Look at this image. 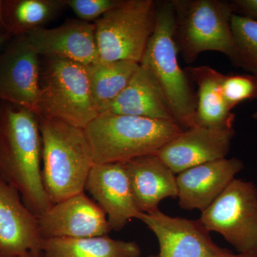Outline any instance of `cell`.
Listing matches in <instances>:
<instances>
[{"label": "cell", "instance_id": "obj_1", "mask_svg": "<svg viewBox=\"0 0 257 257\" xmlns=\"http://www.w3.org/2000/svg\"><path fill=\"white\" fill-rule=\"evenodd\" d=\"M0 178L18 191L37 218L53 205L42 179L38 116L5 101L0 102Z\"/></svg>", "mask_w": 257, "mask_h": 257}, {"label": "cell", "instance_id": "obj_2", "mask_svg": "<svg viewBox=\"0 0 257 257\" xmlns=\"http://www.w3.org/2000/svg\"><path fill=\"white\" fill-rule=\"evenodd\" d=\"M37 116L42 140V179L54 204L84 192L94 164L92 149L84 128Z\"/></svg>", "mask_w": 257, "mask_h": 257}, {"label": "cell", "instance_id": "obj_3", "mask_svg": "<svg viewBox=\"0 0 257 257\" xmlns=\"http://www.w3.org/2000/svg\"><path fill=\"white\" fill-rule=\"evenodd\" d=\"M184 131L175 121L100 113L84 128L94 164L155 155Z\"/></svg>", "mask_w": 257, "mask_h": 257}, {"label": "cell", "instance_id": "obj_4", "mask_svg": "<svg viewBox=\"0 0 257 257\" xmlns=\"http://www.w3.org/2000/svg\"><path fill=\"white\" fill-rule=\"evenodd\" d=\"M178 52L173 5L172 1L162 2L157 7L155 31L140 64L157 79L175 121L184 130L196 125L197 96L179 65Z\"/></svg>", "mask_w": 257, "mask_h": 257}, {"label": "cell", "instance_id": "obj_5", "mask_svg": "<svg viewBox=\"0 0 257 257\" xmlns=\"http://www.w3.org/2000/svg\"><path fill=\"white\" fill-rule=\"evenodd\" d=\"M175 36L178 50L187 64L208 51L224 54L235 67L239 58L231 27L234 13L231 2L172 0Z\"/></svg>", "mask_w": 257, "mask_h": 257}, {"label": "cell", "instance_id": "obj_6", "mask_svg": "<svg viewBox=\"0 0 257 257\" xmlns=\"http://www.w3.org/2000/svg\"><path fill=\"white\" fill-rule=\"evenodd\" d=\"M37 116L85 128L99 114L93 99L87 67L45 57Z\"/></svg>", "mask_w": 257, "mask_h": 257}, {"label": "cell", "instance_id": "obj_7", "mask_svg": "<svg viewBox=\"0 0 257 257\" xmlns=\"http://www.w3.org/2000/svg\"><path fill=\"white\" fill-rule=\"evenodd\" d=\"M158 3L118 0L94 22L99 61L140 64L156 26Z\"/></svg>", "mask_w": 257, "mask_h": 257}, {"label": "cell", "instance_id": "obj_8", "mask_svg": "<svg viewBox=\"0 0 257 257\" xmlns=\"http://www.w3.org/2000/svg\"><path fill=\"white\" fill-rule=\"evenodd\" d=\"M199 220L211 232L224 236L239 253L257 251V187L235 178Z\"/></svg>", "mask_w": 257, "mask_h": 257}, {"label": "cell", "instance_id": "obj_9", "mask_svg": "<svg viewBox=\"0 0 257 257\" xmlns=\"http://www.w3.org/2000/svg\"><path fill=\"white\" fill-rule=\"evenodd\" d=\"M39 55L26 35L13 36L0 51V102L37 114L40 92Z\"/></svg>", "mask_w": 257, "mask_h": 257}, {"label": "cell", "instance_id": "obj_10", "mask_svg": "<svg viewBox=\"0 0 257 257\" xmlns=\"http://www.w3.org/2000/svg\"><path fill=\"white\" fill-rule=\"evenodd\" d=\"M140 220L152 230L160 246L159 257H231L218 246L200 220L173 217L160 210L143 214Z\"/></svg>", "mask_w": 257, "mask_h": 257}, {"label": "cell", "instance_id": "obj_11", "mask_svg": "<svg viewBox=\"0 0 257 257\" xmlns=\"http://www.w3.org/2000/svg\"><path fill=\"white\" fill-rule=\"evenodd\" d=\"M43 239L104 236L111 231L104 211L85 192L54 204L38 217Z\"/></svg>", "mask_w": 257, "mask_h": 257}, {"label": "cell", "instance_id": "obj_12", "mask_svg": "<svg viewBox=\"0 0 257 257\" xmlns=\"http://www.w3.org/2000/svg\"><path fill=\"white\" fill-rule=\"evenodd\" d=\"M235 135L233 128L196 126L184 130L155 155L175 174L226 158Z\"/></svg>", "mask_w": 257, "mask_h": 257}, {"label": "cell", "instance_id": "obj_13", "mask_svg": "<svg viewBox=\"0 0 257 257\" xmlns=\"http://www.w3.org/2000/svg\"><path fill=\"white\" fill-rule=\"evenodd\" d=\"M85 191L104 211L111 231H120L128 221L143 216L135 205L124 162L94 164Z\"/></svg>", "mask_w": 257, "mask_h": 257}, {"label": "cell", "instance_id": "obj_14", "mask_svg": "<svg viewBox=\"0 0 257 257\" xmlns=\"http://www.w3.org/2000/svg\"><path fill=\"white\" fill-rule=\"evenodd\" d=\"M38 218L18 191L0 178V257H18L42 251Z\"/></svg>", "mask_w": 257, "mask_h": 257}, {"label": "cell", "instance_id": "obj_15", "mask_svg": "<svg viewBox=\"0 0 257 257\" xmlns=\"http://www.w3.org/2000/svg\"><path fill=\"white\" fill-rule=\"evenodd\" d=\"M242 161L236 157L221 159L183 171L176 177L179 205L186 210L202 212L243 170Z\"/></svg>", "mask_w": 257, "mask_h": 257}, {"label": "cell", "instance_id": "obj_16", "mask_svg": "<svg viewBox=\"0 0 257 257\" xmlns=\"http://www.w3.org/2000/svg\"><path fill=\"white\" fill-rule=\"evenodd\" d=\"M26 36L39 56L85 66L99 61L94 23L69 20L57 28L39 29Z\"/></svg>", "mask_w": 257, "mask_h": 257}, {"label": "cell", "instance_id": "obj_17", "mask_svg": "<svg viewBox=\"0 0 257 257\" xmlns=\"http://www.w3.org/2000/svg\"><path fill=\"white\" fill-rule=\"evenodd\" d=\"M135 205L143 214L160 210L166 198H177L175 173L157 155H145L124 162Z\"/></svg>", "mask_w": 257, "mask_h": 257}, {"label": "cell", "instance_id": "obj_18", "mask_svg": "<svg viewBox=\"0 0 257 257\" xmlns=\"http://www.w3.org/2000/svg\"><path fill=\"white\" fill-rule=\"evenodd\" d=\"M103 112L175 121L157 79L140 64L127 86Z\"/></svg>", "mask_w": 257, "mask_h": 257}, {"label": "cell", "instance_id": "obj_19", "mask_svg": "<svg viewBox=\"0 0 257 257\" xmlns=\"http://www.w3.org/2000/svg\"><path fill=\"white\" fill-rule=\"evenodd\" d=\"M185 72L197 86L196 125L234 127L235 114L226 105L221 89L224 74L205 65L187 67Z\"/></svg>", "mask_w": 257, "mask_h": 257}, {"label": "cell", "instance_id": "obj_20", "mask_svg": "<svg viewBox=\"0 0 257 257\" xmlns=\"http://www.w3.org/2000/svg\"><path fill=\"white\" fill-rule=\"evenodd\" d=\"M42 252L47 257H140L141 248L134 241L113 239L104 235L43 239Z\"/></svg>", "mask_w": 257, "mask_h": 257}, {"label": "cell", "instance_id": "obj_21", "mask_svg": "<svg viewBox=\"0 0 257 257\" xmlns=\"http://www.w3.org/2000/svg\"><path fill=\"white\" fill-rule=\"evenodd\" d=\"M67 8L64 0H4L3 23L11 36H20L45 28Z\"/></svg>", "mask_w": 257, "mask_h": 257}, {"label": "cell", "instance_id": "obj_22", "mask_svg": "<svg viewBox=\"0 0 257 257\" xmlns=\"http://www.w3.org/2000/svg\"><path fill=\"white\" fill-rule=\"evenodd\" d=\"M87 67L93 99L100 114L124 90L140 64L128 61H99Z\"/></svg>", "mask_w": 257, "mask_h": 257}, {"label": "cell", "instance_id": "obj_23", "mask_svg": "<svg viewBox=\"0 0 257 257\" xmlns=\"http://www.w3.org/2000/svg\"><path fill=\"white\" fill-rule=\"evenodd\" d=\"M231 27L241 67L257 76V22L233 14Z\"/></svg>", "mask_w": 257, "mask_h": 257}, {"label": "cell", "instance_id": "obj_24", "mask_svg": "<svg viewBox=\"0 0 257 257\" xmlns=\"http://www.w3.org/2000/svg\"><path fill=\"white\" fill-rule=\"evenodd\" d=\"M221 89L226 105L232 111L243 101L257 99V76L224 74Z\"/></svg>", "mask_w": 257, "mask_h": 257}, {"label": "cell", "instance_id": "obj_25", "mask_svg": "<svg viewBox=\"0 0 257 257\" xmlns=\"http://www.w3.org/2000/svg\"><path fill=\"white\" fill-rule=\"evenodd\" d=\"M67 8L78 20L92 23L100 18L118 3V0H64Z\"/></svg>", "mask_w": 257, "mask_h": 257}, {"label": "cell", "instance_id": "obj_26", "mask_svg": "<svg viewBox=\"0 0 257 257\" xmlns=\"http://www.w3.org/2000/svg\"><path fill=\"white\" fill-rule=\"evenodd\" d=\"M235 14L257 22V0H234L231 2Z\"/></svg>", "mask_w": 257, "mask_h": 257}, {"label": "cell", "instance_id": "obj_27", "mask_svg": "<svg viewBox=\"0 0 257 257\" xmlns=\"http://www.w3.org/2000/svg\"><path fill=\"white\" fill-rule=\"evenodd\" d=\"M12 37L13 36H11L9 33L3 34V35H0V51L3 50V47L9 42Z\"/></svg>", "mask_w": 257, "mask_h": 257}, {"label": "cell", "instance_id": "obj_28", "mask_svg": "<svg viewBox=\"0 0 257 257\" xmlns=\"http://www.w3.org/2000/svg\"><path fill=\"white\" fill-rule=\"evenodd\" d=\"M2 4H3V0H0V35L8 33L6 29H5L4 23H3V15H2Z\"/></svg>", "mask_w": 257, "mask_h": 257}, {"label": "cell", "instance_id": "obj_29", "mask_svg": "<svg viewBox=\"0 0 257 257\" xmlns=\"http://www.w3.org/2000/svg\"><path fill=\"white\" fill-rule=\"evenodd\" d=\"M18 257H47L45 256V253L41 251H38V252H30L26 253V254L23 255V256Z\"/></svg>", "mask_w": 257, "mask_h": 257}, {"label": "cell", "instance_id": "obj_30", "mask_svg": "<svg viewBox=\"0 0 257 257\" xmlns=\"http://www.w3.org/2000/svg\"><path fill=\"white\" fill-rule=\"evenodd\" d=\"M231 257H257V251L256 252L239 253L237 254H234Z\"/></svg>", "mask_w": 257, "mask_h": 257}, {"label": "cell", "instance_id": "obj_31", "mask_svg": "<svg viewBox=\"0 0 257 257\" xmlns=\"http://www.w3.org/2000/svg\"><path fill=\"white\" fill-rule=\"evenodd\" d=\"M252 116H253V119H257V106H256V110H255L254 113H253Z\"/></svg>", "mask_w": 257, "mask_h": 257}, {"label": "cell", "instance_id": "obj_32", "mask_svg": "<svg viewBox=\"0 0 257 257\" xmlns=\"http://www.w3.org/2000/svg\"><path fill=\"white\" fill-rule=\"evenodd\" d=\"M147 257H159L158 255H150V256Z\"/></svg>", "mask_w": 257, "mask_h": 257}]
</instances>
